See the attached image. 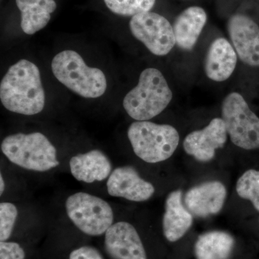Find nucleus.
I'll return each mask as SVG.
<instances>
[{
  "label": "nucleus",
  "instance_id": "f257e3e1",
  "mask_svg": "<svg viewBox=\"0 0 259 259\" xmlns=\"http://www.w3.org/2000/svg\"><path fill=\"white\" fill-rule=\"evenodd\" d=\"M0 100L10 112L24 115L40 113L45 106V92L36 65L22 59L10 66L2 79Z\"/></svg>",
  "mask_w": 259,
  "mask_h": 259
},
{
  "label": "nucleus",
  "instance_id": "f03ea898",
  "mask_svg": "<svg viewBox=\"0 0 259 259\" xmlns=\"http://www.w3.org/2000/svg\"><path fill=\"white\" fill-rule=\"evenodd\" d=\"M172 96L161 71L148 68L140 75L137 86L126 95L123 107L134 120L147 121L161 113L169 105Z\"/></svg>",
  "mask_w": 259,
  "mask_h": 259
},
{
  "label": "nucleus",
  "instance_id": "7ed1b4c3",
  "mask_svg": "<svg viewBox=\"0 0 259 259\" xmlns=\"http://www.w3.org/2000/svg\"><path fill=\"white\" fill-rule=\"evenodd\" d=\"M1 150L10 162L30 171H47L59 165L55 146L41 133L10 135Z\"/></svg>",
  "mask_w": 259,
  "mask_h": 259
},
{
  "label": "nucleus",
  "instance_id": "20e7f679",
  "mask_svg": "<svg viewBox=\"0 0 259 259\" xmlns=\"http://www.w3.org/2000/svg\"><path fill=\"white\" fill-rule=\"evenodd\" d=\"M51 69L56 79L71 91L85 98H97L107 90L103 71L89 67L74 51H64L53 59Z\"/></svg>",
  "mask_w": 259,
  "mask_h": 259
},
{
  "label": "nucleus",
  "instance_id": "39448f33",
  "mask_svg": "<svg viewBox=\"0 0 259 259\" xmlns=\"http://www.w3.org/2000/svg\"><path fill=\"white\" fill-rule=\"evenodd\" d=\"M127 136L136 156L150 163L168 159L180 143V135L173 126L149 121L133 122Z\"/></svg>",
  "mask_w": 259,
  "mask_h": 259
},
{
  "label": "nucleus",
  "instance_id": "423d86ee",
  "mask_svg": "<svg viewBox=\"0 0 259 259\" xmlns=\"http://www.w3.org/2000/svg\"><path fill=\"white\" fill-rule=\"evenodd\" d=\"M65 207L70 221L89 236H101L113 225L111 206L93 194L86 192L71 194L66 199Z\"/></svg>",
  "mask_w": 259,
  "mask_h": 259
},
{
  "label": "nucleus",
  "instance_id": "0eeeda50",
  "mask_svg": "<svg viewBox=\"0 0 259 259\" xmlns=\"http://www.w3.org/2000/svg\"><path fill=\"white\" fill-rule=\"evenodd\" d=\"M222 119L233 144L245 150L259 148V117L239 93H232L223 100Z\"/></svg>",
  "mask_w": 259,
  "mask_h": 259
},
{
  "label": "nucleus",
  "instance_id": "6e6552de",
  "mask_svg": "<svg viewBox=\"0 0 259 259\" xmlns=\"http://www.w3.org/2000/svg\"><path fill=\"white\" fill-rule=\"evenodd\" d=\"M129 26L133 35L154 55H166L176 44L173 26L157 13L146 12L135 15Z\"/></svg>",
  "mask_w": 259,
  "mask_h": 259
},
{
  "label": "nucleus",
  "instance_id": "1a4fd4ad",
  "mask_svg": "<svg viewBox=\"0 0 259 259\" xmlns=\"http://www.w3.org/2000/svg\"><path fill=\"white\" fill-rule=\"evenodd\" d=\"M227 130L222 118H214L204 128L193 131L183 142L185 152L201 162L210 161L216 150L222 148L227 141Z\"/></svg>",
  "mask_w": 259,
  "mask_h": 259
},
{
  "label": "nucleus",
  "instance_id": "9d476101",
  "mask_svg": "<svg viewBox=\"0 0 259 259\" xmlns=\"http://www.w3.org/2000/svg\"><path fill=\"white\" fill-rule=\"evenodd\" d=\"M228 31L240 59L259 66V27L246 15L236 14L228 20Z\"/></svg>",
  "mask_w": 259,
  "mask_h": 259
},
{
  "label": "nucleus",
  "instance_id": "9b49d317",
  "mask_svg": "<svg viewBox=\"0 0 259 259\" xmlns=\"http://www.w3.org/2000/svg\"><path fill=\"white\" fill-rule=\"evenodd\" d=\"M105 248L112 259H147L139 233L129 223H116L109 228L105 233Z\"/></svg>",
  "mask_w": 259,
  "mask_h": 259
},
{
  "label": "nucleus",
  "instance_id": "f8f14e48",
  "mask_svg": "<svg viewBox=\"0 0 259 259\" xmlns=\"http://www.w3.org/2000/svg\"><path fill=\"white\" fill-rule=\"evenodd\" d=\"M107 188L112 197H122L133 202L148 200L155 192L152 184L141 178L132 166L114 169L107 180Z\"/></svg>",
  "mask_w": 259,
  "mask_h": 259
},
{
  "label": "nucleus",
  "instance_id": "ddd939ff",
  "mask_svg": "<svg viewBox=\"0 0 259 259\" xmlns=\"http://www.w3.org/2000/svg\"><path fill=\"white\" fill-rule=\"evenodd\" d=\"M227 197L222 182L210 181L190 189L185 194V205L192 215L207 218L221 212Z\"/></svg>",
  "mask_w": 259,
  "mask_h": 259
},
{
  "label": "nucleus",
  "instance_id": "4468645a",
  "mask_svg": "<svg viewBox=\"0 0 259 259\" xmlns=\"http://www.w3.org/2000/svg\"><path fill=\"white\" fill-rule=\"evenodd\" d=\"M69 166L73 177L85 183L105 180L112 173L111 161L105 153L97 149L73 156Z\"/></svg>",
  "mask_w": 259,
  "mask_h": 259
},
{
  "label": "nucleus",
  "instance_id": "2eb2a0df",
  "mask_svg": "<svg viewBox=\"0 0 259 259\" xmlns=\"http://www.w3.org/2000/svg\"><path fill=\"white\" fill-rule=\"evenodd\" d=\"M193 223V215L182 203L180 190L174 191L168 194L165 202L163 218V232L169 242L180 240L190 230Z\"/></svg>",
  "mask_w": 259,
  "mask_h": 259
},
{
  "label": "nucleus",
  "instance_id": "dca6fc26",
  "mask_svg": "<svg viewBox=\"0 0 259 259\" xmlns=\"http://www.w3.org/2000/svg\"><path fill=\"white\" fill-rule=\"evenodd\" d=\"M237 54L231 44L223 37L211 44L204 59V72L209 79L224 81L236 69Z\"/></svg>",
  "mask_w": 259,
  "mask_h": 259
},
{
  "label": "nucleus",
  "instance_id": "f3484780",
  "mask_svg": "<svg viewBox=\"0 0 259 259\" xmlns=\"http://www.w3.org/2000/svg\"><path fill=\"white\" fill-rule=\"evenodd\" d=\"M207 13L200 7H190L177 17L173 25L176 44L180 49L192 51L207 23Z\"/></svg>",
  "mask_w": 259,
  "mask_h": 259
},
{
  "label": "nucleus",
  "instance_id": "a211bd4d",
  "mask_svg": "<svg viewBox=\"0 0 259 259\" xmlns=\"http://www.w3.org/2000/svg\"><path fill=\"white\" fill-rule=\"evenodd\" d=\"M21 13V28L28 35H33L47 26L51 14L56 9L54 0H15Z\"/></svg>",
  "mask_w": 259,
  "mask_h": 259
},
{
  "label": "nucleus",
  "instance_id": "6ab92c4d",
  "mask_svg": "<svg viewBox=\"0 0 259 259\" xmlns=\"http://www.w3.org/2000/svg\"><path fill=\"white\" fill-rule=\"evenodd\" d=\"M235 239L224 231H209L201 235L194 244L197 259H228L234 249Z\"/></svg>",
  "mask_w": 259,
  "mask_h": 259
},
{
  "label": "nucleus",
  "instance_id": "aec40b11",
  "mask_svg": "<svg viewBox=\"0 0 259 259\" xmlns=\"http://www.w3.org/2000/svg\"><path fill=\"white\" fill-rule=\"evenodd\" d=\"M108 9L121 16H132L150 12L156 0H104Z\"/></svg>",
  "mask_w": 259,
  "mask_h": 259
},
{
  "label": "nucleus",
  "instance_id": "412c9836",
  "mask_svg": "<svg viewBox=\"0 0 259 259\" xmlns=\"http://www.w3.org/2000/svg\"><path fill=\"white\" fill-rule=\"evenodd\" d=\"M236 192L242 199H248L259 212V171L248 170L236 183Z\"/></svg>",
  "mask_w": 259,
  "mask_h": 259
},
{
  "label": "nucleus",
  "instance_id": "4be33fe9",
  "mask_svg": "<svg viewBox=\"0 0 259 259\" xmlns=\"http://www.w3.org/2000/svg\"><path fill=\"white\" fill-rule=\"evenodd\" d=\"M18 211L16 206L10 202L0 204V241L9 239L14 228Z\"/></svg>",
  "mask_w": 259,
  "mask_h": 259
},
{
  "label": "nucleus",
  "instance_id": "5701e85b",
  "mask_svg": "<svg viewBox=\"0 0 259 259\" xmlns=\"http://www.w3.org/2000/svg\"><path fill=\"white\" fill-rule=\"evenodd\" d=\"M23 248L15 242L0 243V259H25Z\"/></svg>",
  "mask_w": 259,
  "mask_h": 259
},
{
  "label": "nucleus",
  "instance_id": "b1692460",
  "mask_svg": "<svg viewBox=\"0 0 259 259\" xmlns=\"http://www.w3.org/2000/svg\"><path fill=\"white\" fill-rule=\"evenodd\" d=\"M69 259H104L102 255L97 248L94 247L85 246L80 247L73 250L70 253Z\"/></svg>",
  "mask_w": 259,
  "mask_h": 259
},
{
  "label": "nucleus",
  "instance_id": "393cba45",
  "mask_svg": "<svg viewBox=\"0 0 259 259\" xmlns=\"http://www.w3.org/2000/svg\"><path fill=\"white\" fill-rule=\"evenodd\" d=\"M5 189V184L4 179H3V175H0V194L3 195Z\"/></svg>",
  "mask_w": 259,
  "mask_h": 259
}]
</instances>
